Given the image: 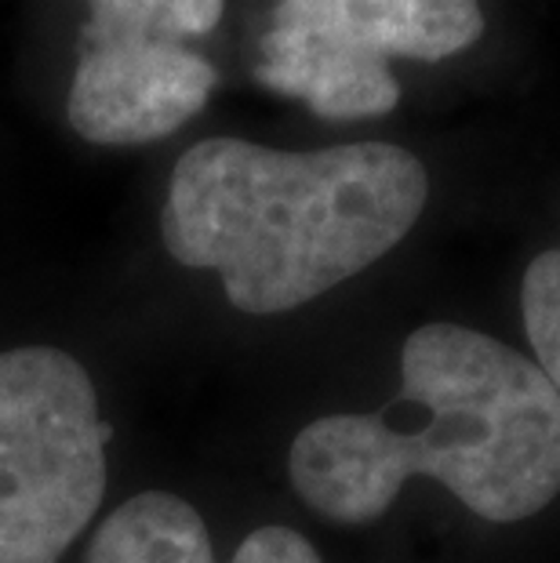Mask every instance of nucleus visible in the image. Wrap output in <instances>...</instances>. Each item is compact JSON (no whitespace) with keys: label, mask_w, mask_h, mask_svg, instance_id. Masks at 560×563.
Returning <instances> with one entry per match:
<instances>
[{"label":"nucleus","mask_w":560,"mask_h":563,"mask_svg":"<svg viewBox=\"0 0 560 563\" xmlns=\"http://www.w3.org/2000/svg\"><path fill=\"white\" fill-rule=\"evenodd\" d=\"M85 563H216V553L189 501L168 490H146L106 517Z\"/></svg>","instance_id":"nucleus-6"},{"label":"nucleus","mask_w":560,"mask_h":563,"mask_svg":"<svg viewBox=\"0 0 560 563\" xmlns=\"http://www.w3.org/2000/svg\"><path fill=\"white\" fill-rule=\"evenodd\" d=\"M288 473L336 523L378 520L408 476L444 484L481 520L517 523L560 495V393L492 334L422 323L400 350V397L309 422Z\"/></svg>","instance_id":"nucleus-1"},{"label":"nucleus","mask_w":560,"mask_h":563,"mask_svg":"<svg viewBox=\"0 0 560 563\" xmlns=\"http://www.w3.org/2000/svg\"><path fill=\"white\" fill-rule=\"evenodd\" d=\"M110 426L80 361L0 353V563H58L106 495Z\"/></svg>","instance_id":"nucleus-3"},{"label":"nucleus","mask_w":560,"mask_h":563,"mask_svg":"<svg viewBox=\"0 0 560 563\" xmlns=\"http://www.w3.org/2000/svg\"><path fill=\"white\" fill-rule=\"evenodd\" d=\"M230 563H325L292 527H259L241 542Z\"/></svg>","instance_id":"nucleus-9"},{"label":"nucleus","mask_w":560,"mask_h":563,"mask_svg":"<svg viewBox=\"0 0 560 563\" xmlns=\"http://www.w3.org/2000/svg\"><path fill=\"white\" fill-rule=\"evenodd\" d=\"M481 33V0H277L255 77L325 121H364L400 102L389 58L440 63Z\"/></svg>","instance_id":"nucleus-4"},{"label":"nucleus","mask_w":560,"mask_h":563,"mask_svg":"<svg viewBox=\"0 0 560 563\" xmlns=\"http://www.w3.org/2000/svg\"><path fill=\"white\" fill-rule=\"evenodd\" d=\"M524 331L535 361L560 393V251H542L524 273L520 284Z\"/></svg>","instance_id":"nucleus-8"},{"label":"nucleus","mask_w":560,"mask_h":563,"mask_svg":"<svg viewBox=\"0 0 560 563\" xmlns=\"http://www.w3.org/2000/svg\"><path fill=\"white\" fill-rule=\"evenodd\" d=\"M216 84V66L189 44L80 33L66 117L95 146H142L194 121Z\"/></svg>","instance_id":"nucleus-5"},{"label":"nucleus","mask_w":560,"mask_h":563,"mask_svg":"<svg viewBox=\"0 0 560 563\" xmlns=\"http://www.w3.org/2000/svg\"><path fill=\"white\" fill-rule=\"evenodd\" d=\"M430 197L415 153L350 142L281 153L205 139L178 157L161 233L189 269H216L241 313H288L397 247Z\"/></svg>","instance_id":"nucleus-2"},{"label":"nucleus","mask_w":560,"mask_h":563,"mask_svg":"<svg viewBox=\"0 0 560 563\" xmlns=\"http://www.w3.org/2000/svg\"><path fill=\"white\" fill-rule=\"evenodd\" d=\"M91 19L80 33L95 37H135V41H175L216 30L222 19V0H88Z\"/></svg>","instance_id":"nucleus-7"}]
</instances>
